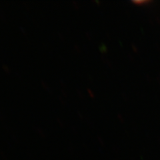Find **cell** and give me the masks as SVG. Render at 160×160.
<instances>
[]
</instances>
